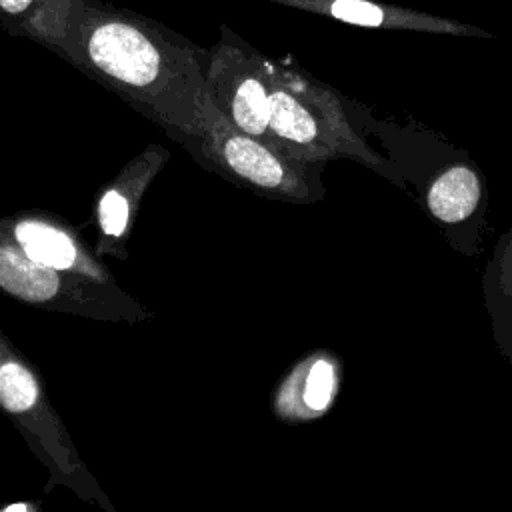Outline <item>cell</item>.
I'll use <instances>...</instances> for the list:
<instances>
[{"mask_svg":"<svg viewBox=\"0 0 512 512\" xmlns=\"http://www.w3.org/2000/svg\"><path fill=\"white\" fill-rule=\"evenodd\" d=\"M486 306L502 352L512 362V226L500 236L484 274Z\"/></svg>","mask_w":512,"mask_h":512,"instance_id":"obj_8","label":"cell"},{"mask_svg":"<svg viewBox=\"0 0 512 512\" xmlns=\"http://www.w3.org/2000/svg\"><path fill=\"white\" fill-rule=\"evenodd\" d=\"M274 2L286 8L310 12L344 24L376 30H402V32H428V34H446V36H466V38H492L494 34L448 18L436 16L430 12L414 10L408 6L380 2V0H264Z\"/></svg>","mask_w":512,"mask_h":512,"instance_id":"obj_6","label":"cell"},{"mask_svg":"<svg viewBox=\"0 0 512 512\" xmlns=\"http://www.w3.org/2000/svg\"><path fill=\"white\" fill-rule=\"evenodd\" d=\"M46 2L48 0H0V24L10 34L26 36Z\"/></svg>","mask_w":512,"mask_h":512,"instance_id":"obj_13","label":"cell"},{"mask_svg":"<svg viewBox=\"0 0 512 512\" xmlns=\"http://www.w3.org/2000/svg\"><path fill=\"white\" fill-rule=\"evenodd\" d=\"M346 100L354 124L374 134L390 152L406 184H412L422 210L442 228L450 244L472 256L486 232V180L474 158L426 126L380 120Z\"/></svg>","mask_w":512,"mask_h":512,"instance_id":"obj_2","label":"cell"},{"mask_svg":"<svg viewBox=\"0 0 512 512\" xmlns=\"http://www.w3.org/2000/svg\"><path fill=\"white\" fill-rule=\"evenodd\" d=\"M340 390V362L328 350L300 358L278 382L272 394L276 418L288 424L310 422L324 416Z\"/></svg>","mask_w":512,"mask_h":512,"instance_id":"obj_7","label":"cell"},{"mask_svg":"<svg viewBox=\"0 0 512 512\" xmlns=\"http://www.w3.org/2000/svg\"><path fill=\"white\" fill-rule=\"evenodd\" d=\"M130 202L124 190L118 186L108 188L98 202V220L108 236H120L128 224Z\"/></svg>","mask_w":512,"mask_h":512,"instance_id":"obj_12","label":"cell"},{"mask_svg":"<svg viewBox=\"0 0 512 512\" xmlns=\"http://www.w3.org/2000/svg\"><path fill=\"white\" fill-rule=\"evenodd\" d=\"M36 398V382L24 366L16 362H6L0 366V404L6 410L24 412L32 408Z\"/></svg>","mask_w":512,"mask_h":512,"instance_id":"obj_11","label":"cell"},{"mask_svg":"<svg viewBox=\"0 0 512 512\" xmlns=\"http://www.w3.org/2000/svg\"><path fill=\"white\" fill-rule=\"evenodd\" d=\"M178 142L202 164L258 196L292 204H314L326 196L324 166L300 162L280 146L240 132L222 114L204 134Z\"/></svg>","mask_w":512,"mask_h":512,"instance_id":"obj_4","label":"cell"},{"mask_svg":"<svg viewBox=\"0 0 512 512\" xmlns=\"http://www.w3.org/2000/svg\"><path fill=\"white\" fill-rule=\"evenodd\" d=\"M14 234L24 254L44 266L70 268L76 258V248L70 236L44 222L22 220L14 228Z\"/></svg>","mask_w":512,"mask_h":512,"instance_id":"obj_10","label":"cell"},{"mask_svg":"<svg viewBox=\"0 0 512 512\" xmlns=\"http://www.w3.org/2000/svg\"><path fill=\"white\" fill-rule=\"evenodd\" d=\"M268 126L274 142L300 162L326 166L330 160H352L408 190L396 164L364 140L344 96L292 58L272 60Z\"/></svg>","mask_w":512,"mask_h":512,"instance_id":"obj_3","label":"cell"},{"mask_svg":"<svg viewBox=\"0 0 512 512\" xmlns=\"http://www.w3.org/2000/svg\"><path fill=\"white\" fill-rule=\"evenodd\" d=\"M4 512H28V510H26L24 504H12V506H8Z\"/></svg>","mask_w":512,"mask_h":512,"instance_id":"obj_14","label":"cell"},{"mask_svg":"<svg viewBox=\"0 0 512 512\" xmlns=\"http://www.w3.org/2000/svg\"><path fill=\"white\" fill-rule=\"evenodd\" d=\"M270 78L272 60L228 26H220V38L208 50L206 64L210 98L234 128L276 144L268 126Z\"/></svg>","mask_w":512,"mask_h":512,"instance_id":"obj_5","label":"cell"},{"mask_svg":"<svg viewBox=\"0 0 512 512\" xmlns=\"http://www.w3.org/2000/svg\"><path fill=\"white\" fill-rule=\"evenodd\" d=\"M26 36L116 92L174 140L204 134L220 114L206 82L208 50L148 16L104 0H48Z\"/></svg>","mask_w":512,"mask_h":512,"instance_id":"obj_1","label":"cell"},{"mask_svg":"<svg viewBox=\"0 0 512 512\" xmlns=\"http://www.w3.org/2000/svg\"><path fill=\"white\" fill-rule=\"evenodd\" d=\"M0 286L18 298L40 302L56 292L58 278L54 268L14 248H0Z\"/></svg>","mask_w":512,"mask_h":512,"instance_id":"obj_9","label":"cell"}]
</instances>
